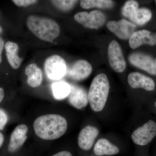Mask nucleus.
I'll list each match as a JSON object with an SVG mask.
<instances>
[{"instance_id":"nucleus-13","label":"nucleus","mask_w":156,"mask_h":156,"mask_svg":"<svg viewBox=\"0 0 156 156\" xmlns=\"http://www.w3.org/2000/svg\"><path fill=\"white\" fill-rule=\"evenodd\" d=\"M99 134L97 128L87 126L81 130L78 136V145L81 149L88 151L91 149L96 137Z\"/></svg>"},{"instance_id":"nucleus-4","label":"nucleus","mask_w":156,"mask_h":156,"mask_svg":"<svg viewBox=\"0 0 156 156\" xmlns=\"http://www.w3.org/2000/svg\"><path fill=\"white\" fill-rule=\"evenodd\" d=\"M44 67L46 76L50 80H57L66 74V62L62 57L58 55H53L47 58Z\"/></svg>"},{"instance_id":"nucleus-1","label":"nucleus","mask_w":156,"mask_h":156,"mask_svg":"<svg viewBox=\"0 0 156 156\" xmlns=\"http://www.w3.org/2000/svg\"><path fill=\"white\" fill-rule=\"evenodd\" d=\"M33 127L36 134L41 139L53 140L64 135L67 129L68 123L62 116L48 114L37 118Z\"/></svg>"},{"instance_id":"nucleus-19","label":"nucleus","mask_w":156,"mask_h":156,"mask_svg":"<svg viewBox=\"0 0 156 156\" xmlns=\"http://www.w3.org/2000/svg\"><path fill=\"white\" fill-rule=\"evenodd\" d=\"M52 88L53 96L56 100H62L67 97L71 90L70 84L64 81L54 83Z\"/></svg>"},{"instance_id":"nucleus-24","label":"nucleus","mask_w":156,"mask_h":156,"mask_svg":"<svg viewBox=\"0 0 156 156\" xmlns=\"http://www.w3.org/2000/svg\"><path fill=\"white\" fill-rule=\"evenodd\" d=\"M8 116L6 112L0 108V130L2 131L8 122Z\"/></svg>"},{"instance_id":"nucleus-12","label":"nucleus","mask_w":156,"mask_h":156,"mask_svg":"<svg viewBox=\"0 0 156 156\" xmlns=\"http://www.w3.org/2000/svg\"><path fill=\"white\" fill-rule=\"evenodd\" d=\"M70 92L69 96V103L75 108L81 109L87 106L89 103L88 92L82 86L70 85Z\"/></svg>"},{"instance_id":"nucleus-5","label":"nucleus","mask_w":156,"mask_h":156,"mask_svg":"<svg viewBox=\"0 0 156 156\" xmlns=\"http://www.w3.org/2000/svg\"><path fill=\"white\" fill-rule=\"evenodd\" d=\"M74 19L85 27L97 29L103 25L106 17L101 11L94 10L89 13L85 11L79 12L75 15Z\"/></svg>"},{"instance_id":"nucleus-26","label":"nucleus","mask_w":156,"mask_h":156,"mask_svg":"<svg viewBox=\"0 0 156 156\" xmlns=\"http://www.w3.org/2000/svg\"><path fill=\"white\" fill-rule=\"evenodd\" d=\"M5 46V42L3 39L0 37V64L2 63V53Z\"/></svg>"},{"instance_id":"nucleus-14","label":"nucleus","mask_w":156,"mask_h":156,"mask_svg":"<svg viewBox=\"0 0 156 156\" xmlns=\"http://www.w3.org/2000/svg\"><path fill=\"white\" fill-rule=\"evenodd\" d=\"M28 130V127L24 124L19 125L15 128L10 137L8 147L10 152H14L23 145L27 139Z\"/></svg>"},{"instance_id":"nucleus-16","label":"nucleus","mask_w":156,"mask_h":156,"mask_svg":"<svg viewBox=\"0 0 156 156\" xmlns=\"http://www.w3.org/2000/svg\"><path fill=\"white\" fill-rule=\"evenodd\" d=\"M94 151L97 156H110L119 153V149L107 139L101 138L95 144Z\"/></svg>"},{"instance_id":"nucleus-11","label":"nucleus","mask_w":156,"mask_h":156,"mask_svg":"<svg viewBox=\"0 0 156 156\" xmlns=\"http://www.w3.org/2000/svg\"><path fill=\"white\" fill-rule=\"evenodd\" d=\"M131 49H135L143 45L153 46L156 45V33L143 30L134 32L129 39Z\"/></svg>"},{"instance_id":"nucleus-32","label":"nucleus","mask_w":156,"mask_h":156,"mask_svg":"<svg viewBox=\"0 0 156 156\" xmlns=\"http://www.w3.org/2000/svg\"><path fill=\"white\" fill-rule=\"evenodd\" d=\"M155 65H156V58L155 60Z\"/></svg>"},{"instance_id":"nucleus-25","label":"nucleus","mask_w":156,"mask_h":156,"mask_svg":"<svg viewBox=\"0 0 156 156\" xmlns=\"http://www.w3.org/2000/svg\"><path fill=\"white\" fill-rule=\"evenodd\" d=\"M13 3L19 7H26L36 2L35 0H14Z\"/></svg>"},{"instance_id":"nucleus-23","label":"nucleus","mask_w":156,"mask_h":156,"mask_svg":"<svg viewBox=\"0 0 156 156\" xmlns=\"http://www.w3.org/2000/svg\"><path fill=\"white\" fill-rule=\"evenodd\" d=\"M77 1H52L51 2L56 8L62 11H69L75 5Z\"/></svg>"},{"instance_id":"nucleus-27","label":"nucleus","mask_w":156,"mask_h":156,"mask_svg":"<svg viewBox=\"0 0 156 156\" xmlns=\"http://www.w3.org/2000/svg\"><path fill=\"white\" fill-rule=\"evenodd\" d=\"M52 156H73L72 154L69 152L67 151H62L59 152L54 154V155Z\"/></svg>"},{"instance_id":"nucleus-21","label":"nucleus","mask_w":156,"mask_h":156,"mask_svg":"<svg viewBox=\"0 0 156 156\" xmlns=\"http://www.w3.org/2000/svg\"><path fill=\"white\" fill-rule=\"evenodd\" d=\"M152 14L150 10L147 8H140L136 10L132 21L137 25H144L151 18Z\"/></svg>"},{"instance_id":"nucleus-15","label":"nucleus","mask_w":156,"mask_h":156,"mask_svg":"<svg viewBox=\"0 0 156 156\" xmlns=\"http://www.w3.org/2000/svg\"><path fill=\"white\" fill-rule=\"evenodd\" d=\"M128 83L131 88H142L147 91L153 90L154 82L151 78L138 72H132L128 76Z\"/></svg>"},{"instance_id":"nucleus-31","label":"nucleus","mask_w":156,"mask_h":156,"mask_svg":"<svg viewBox=\"0 0 156 156\" xmlns=\"http://www.w3.org/2000/svg\"><path fill=\"white\" fill-rule=\"evenodd\" d=\"M155 107H156V101L155 103Z\"/></svg>"},{"instance_id":"nucleus-18","label":"nucleus","mask_w":156,"mask_h":156,"mask_svg":"<svg viewBox=\"0 0 156 156\" xmlns=\"http://www.w3.org/2000/svg\"><path fill=\"white\" fill-rule=\"evenodd\" d=\"M25 73L27 76V83L32 88L38 87L42 83L41 69L34 63L28 65L25 69Z\"/></svg>"},{"instance_id":"nucleus-9","label":"nucleus","mask_w":156,"mask_h":156,"mask_svg":"<svg viewBox=\"0 0 156 156\" xmlns=\"http://www.w3.org/2000/svg\"><path fill=\"white\" fill-rule=\"evenodd\" d=\"M129 61L135 67L144 70L153 75H156L155 60L151 56L141 53H132Z\"/></svg>"},{"instance_id":"nucleus-30","label":"nucleus","mask_w":156,"mask_h":156,"mask_svg":"<svg viewBox=\"0 0 156 156\" xmlns=\"http://www.w3.org/2000/svg\"><path fill=\"white\" fill-rule=\"evenodd\" d=\"M2 27H1V26H0V34L2 32Z\"/></svg>"},{"instance_id":"nucleus-17","label":"nucleus","mask_w":156,"mask_h":156,"mask_svg":"<svg viewBox=\"0 0 156 156\" xmlns=\"http://www.w3.org/2000/svg\"><path fill=\"white\" fill-rule=\"evenodd\" d=\"M6 56L11 67L14 69H17L21 65L22 59L18 56L19 46L16 43L8 41L5 44Z\"/></svg>"},{"instance_id":"nucleus-8","label":"nucleus","mask_w":156,"mask_h":156,"mask_svg":"<svg viewBox=\"0 0 156 156\" xmlns=\"http://www.w3.org/2000/svg\"><path fill=\"white\" fill-rule=\"evenodd\" d=\"M106 26L109 30L122 40L130 39L136 28L134 23L125 19L120 20L118 21H108Z\"/></svg>"},{"instance_id":"nucleus-28","label":"nucleus","mask_w":156,"mask_h":156,"mask_svg":"<svg viewBox=\"0 0 156 156\" xmlns=\"http://www.w3.org/2000/svg\"><path fill=\"white\" fill-rule=\"evenodd\" d=\"M5 96V91L2 88L0 87V103L2 101Z\"/></svg>"},{"instance_id":"nucleus-33","label":"nucleus","mask_w":156,"mask_h":156,"mask_svg":"<svg viewBox=\"0 0 156 156\" xmlns=\"http://www.w3.org/2000/svg\"><path fill=\"white\" fill-rule=\"evenodd\" d=\"M155 2H156V1H155Z\"/></svg>"},{"instance_id":"nucleus-6","label":"nucleus","mask_w":156,"mask_h":156,"mask_svg":"<svg viewBox=\"0 0 156 156\" xmlns=\"http://www.w3.org/2000/svg\"><path fill=\"white\" fill-rule=\"evenodd\" d=\"M156 136V123L149 120L133 132L131 138L133 142L140 146L147 145Z\"/></svg>"},{"instance_id":"nucleus-22","label":"nucleus","mask_w":156,"mask_h":156,"mask_svg":"<svg viewBox=\"0 0 156 156\" xmlns=\"http://www.w3.org/2000/svg\"><path fill=\"white\" fill-rule=\"evenodd\" d=\"M138 9V4L136 1L133 0L127 1L123 7L122 13L125 17L132 21L134 14Z\"/></svg>"},{"instance_id":"nucleus-7","label":"nucleus","mask_w":156,"mask_h":156,"mask_svg":"<svg viewBox=\"0 0 156 156\" xmlns=\"http://www.w3.org/2000/svg\"><path fill=\"white\" fill-rule=\"evenodd\" d=\"M108 56L112 69L117 73L123 72L126 68V61L120 45L115 40L109 45Z\"/></svg>"},{"instance_id":"nucleus-10","label":"nucleus","mask_w":156,"mask_h":156,"mask_svg":"<svg viewBox=\"0 0 156 156\" xmlns=\"http://www.w3.org/2000/svg\"><path fill=\"white\" fill-rule=\"evenodd\" d=\"M91 65L85 60H79L76 62L66 70V75L75 81L85 80L92 73Z\"/></svg>"},{"instance_id":"nucleus-2","label":"nucleus","mask_w":156,"mask_h":156,"mask_svg":"<svg viewBox=\"0 0 156 156\" xmlns=\"http://www.w3.org/2000/svg\"><path fill=\"white\" fill-rule=\"evenodd\" d=\"M26 24L34 35L45 41L52 43L60 34L58 23L48 17L30 15L27 19Z\"/></svg>"},{"instance_id":"nucleus-29","label":"nucleus","mask_w":156,"mask_h":156,"mask_svg":"<svg viewBox=\"0 0 156 156\" xmlns=\"http://www.w3.org/2000/svg\"><path fill=\"white\" fill-rule=\"evenodd\" d=\"M4 137L3 134L0 132V148L2 145L3 142H4Z\"/></svg>"},{"instance_id":"nucleus-20","label":"nucleus","mask_w":156,"mask_h":156,"mask_svg":"<svg viewBox=\"0 0 156 156\" xmlns=\"http://www.w3.org/2000/svg\"><path fill=\"white\" fill-rule=\"evenodd\" d=\"M80 5L84 9L93 8L110 9L113 6L114 3L109 0H83L80 1Z\"/></svg>"},{"instance_id":"nucleus-3","label":"nucleus","mask_w":156,"mask_h":156,"mask_svg":"<svg viewBox=\"0 0 156 156\" xmlns=\"http://www.w3.org/2000/svg\"><path fill=\"white\" fill-rule=\"evenodd\" d=\"M109 89V82L105 74H99L94 78L88 92L89 102L92 110L98 112L103 109Z\"/></svg>"}]
</instances>
